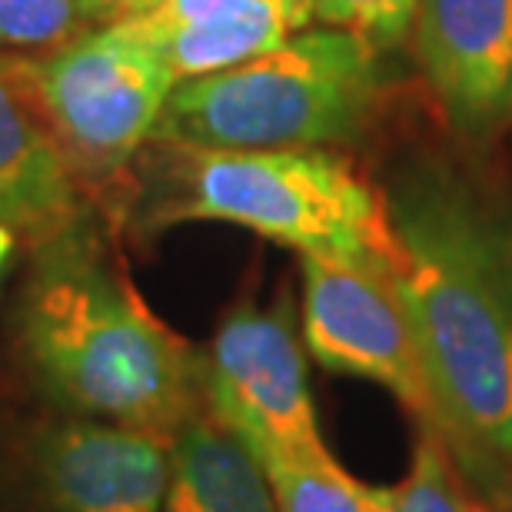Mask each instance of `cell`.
<instances>
[{"label":"cell","mask_w":512,"mask_h":512,"mask_svg":"<svg viewBox=\"0 0 512 512\" xmlns=\"http://www.w3.org/2000/svg\"><path fill=\"white\" fill-rule=\"evenodd\" d=\"M383 200L426 373V426L459 473L512 512V203L436 157L399 170Z\"/></svg>","instance_id":"6da1fadb"},{"label":"cell","mask_w":512,"mask_h":512,"mask_svg":"<svg viewBox=\"0 0 512 512\" xmlns=\"http://www.w3.org/2000/svg\"><path fill=\"white\" fill-rule=\"evenodd\" d=\"M17 340L67 416L173 436L207 409V353L143 303L87 213L34 243Z\"/></svg>","instance_id":"7a4b0ae2"},{"label":"cell","mask_w":512,"mask_h":512,"mask_svg":"<svg viewBox=\"0 0 512 512\" xmlns=\"http://www.w3.org/2000/svg\"><path fill=\"white\" fill-rule=\"evenodd\" d=\"M140 233L233 223L300 256L393 260L383 190L336 150H213L147 143L120 183Z\"/></svg>","instance_id":"3957f363"},{"label":"cell","mask_w":512,"mask_h":512,"mask_svg":"<svg viewBox=\"0 0 512 512\" xmlns=\"http://www.w3.org/2000/svg\"><path fill=\"white\" fill-rule=\"evenodd\" d=\"M383 54L350 30L306 27L237 67L173 87L150 143L213 150H336L386 104Z\"/></svg>","instance_id":"277c9868"},{"label":"cell","mask_w":512,"mask_h":512,"mask_svg":"<svg viewBox=\"0 0 512 512\" xmlns=\"http://www.w3.org/2000/svg\"><path fill=\"white\" fill-rule=\"evenodd\" d=\"M20 64L84 193H107L127 180L177 87L160 50L127 20Z\"/></svg>","instance_id":"5b68a950"},{"label":"cell","mask_w":512,"mask_h":512,"mask_svg":"<svg viewBox=\"0 0 512 512\" xmlns=\"http://www.w3.org/2000/svg\"><path fill=\"white\" fill-rule=\"evenodd\" d=\"M207 413L260 453H330L306 380V346L290 296L240 300L207 350Z\"/></svg>","instance_id":"8992f818"},{"label":"cell","mask_w":512,"mask_h":512,"mask_svg":"<svg viewBox=\"0 0 512 512\" xmlns=\"http://www.w3.org/2000/svg\"><path fill=\"white\" fill-rule=\"evenodd\" d=\"M393 260L300 256V336L323 370L383 386L426 423V373Z\"/></svg>","instance_id":"52a82bcc"},{"label":"cell","mask_w":512,"mask_h":512,"mask_svg":"<svg viewBox=\"0 0 512 512\" xmlns=\"http://www.w3.org/2000/svg\"><path fill=\"white\" fill-rule=\"evenodd\" d=\"M409 44L459 143L489 147L512 127V0H416Z\"/></svg>","instance_id":"ba28073f"},{"label":"cell","mask_w":512,"mask_h":512,"mask_svg":"<svg viewBox=\"0 0 512 512\" xmlns=\"http://www.w3.org/2000/svg\"><path fill=\"white\" fill-rule=\"evenodd\" d=\"M30 466L50 512H160L170 476V436L70 416L34 439Z\"/></svg>","instance_id":"9c48e42d"},{"label":"cell","mask_w":512,"mask_h":512,"mask_svg":"<svg viewBox=\"0 0 512 512\" xmlns=\"http://www.w3.org/2000/svg\"><path fill=\"white\" fill-rule=\"evenodd\" d=\"M167 60L177 84L237 67L313 27V0H157L127 17Z\"/></svg>","instance_id":"30bf717a"},{"label":"cell","mask_w":512,"mask_h":512,"mask_svg":"<svg viewBox=\"0 0 512 512\" xmlns=\"http://www.w3.org/2000/svg\"><path fill=\"white\" fill-rule=\"evenodd\" d=\"M84 217V187L40 114L20 57L0 54V223L30 243Z\"/></svg>","instance_id":"8fae6325"},{"label":"cell","mask_w":512,"mask_h":512,"mask_svg":"<svg viewBox=\"0 0 512 512\" xmlns=\"http://www.w3.org/2000/svg\"><path fill=\"white\" fill-rule=\"evenodd\" d=\"M160 512H276L260 459L207 409L170 436Z\"/></svg>","instance_id":"7c38bea8"},{"label":"cell","mask_w":512,"mask_h":512,"mask_svg":"<svg viewBox=\"0 0 512 512\" xmlns=\"http://www.w3.org/2000/svg\"><path fill=\"white\" fill-rule=\"evenodd\" d=\"M276 512H396V489L370 486L330 453H260Z\"/></svg>","instance_id":"4fadbf2b"},{"label":"cell","mask_w":512,"mask_h":512,"mask_svg":"<svg viewBox=\"0 0 512 512\" xmlns=\"http://www.w3.org/2000/svg\"><path fill=\"white\" fill-rule=\"evenodd\" d=\"M396 512H503L459 473L433 426L419 423L413 463L396 486Z\"/></svg>","instance_id":"5bb4252c"},{"label":"cell","mask_w":512,"mask_h":512,"mask_svg":"<svg viewBox=\"0 0 512 512\" xmlns=\"http://www.w3.org/2000/svg\"><path fill=\"white\" fill-rule=\"evenodd\" d=\"M94 27V0H0V54L7 57H47Z\"/></svg>","instance_id":"9a60e30c"},{"label":"cell","mask_w":512,"mask_h":512,"mask_svg":"<svg viewBox=\"0 0 512 512\" xmlns=\"http://www.w3.org/2000/svg\"><path fill=\"white\" fill-rule=\"evenodd\" d=\"M416 0H313L316 24L350 30L380 54L409 44Z\"/></svg>","instance_id":"2e32d148"},{"label":"cell","mask_w":512,"mask_h":512,"mask_svg":"<svg viewBox=\"0 0 512 512\" xmlns=\"http://www.w3.org/2000/svg\"><path fill=\"white\" fill-rule=\"evenodd\" d=\"M157 0H94V10L100 17V24H117V20L137 17L143 10H150Z\"/></svg>","instance_id":"e0dca14e"},{"label":"cell","mask_w":512,"mask_h":512,"mask_svg":"<svg viewBox=\"0 0 512 512\" xmlns=\"http://www.w3.org/2000/svg\"><path fill=\"white\" fill-rule=\"evenodd\" d=\"M17 240H20L17 233L0 223V283H4V276L10 270V260H14V253H17Z\"/></svg>","instance_id":"ac0fdd59"}]
</instances>
